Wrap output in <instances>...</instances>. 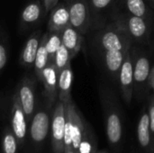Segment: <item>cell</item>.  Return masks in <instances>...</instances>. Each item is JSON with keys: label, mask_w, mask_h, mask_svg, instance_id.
Wrapping results in <instances>:
<instances>
[{"label": "cell", "mask_w": 154, "mask_h": 153, "mask_svg": "<svg viewBox=\"0 0 154 153\" xmlns=\"http://www.w3.org/2000/svg\"><path fill=\"white\" fill-rule=\"evenodd\" d=\"M96 37V46L105 70L113 79H117L126 49L131 45V37L117 22L107 25Z\"/></svg>", "instance_id": "6da1fadb"}, {"label": "cell", "mask_w": 154, "mask_h": 153, "mask_svg": "<svg viewBox=\"0 0 154 153\" xmlns=\"http://www.w3.org/2000/svg\"><path fill=\"white\" fill-rule=\"evenodd\" d=\"M66 124L64 133V149H73L78 151L85 134V127L72 99L65 103Z\"/></svg>", "instance_id": "7a4b0ae2"}, {"label": "cell", "mask_w": 154, "mask_h": 153, "mask_svg": "<svg viewBox=\"0 0 154 153\" xmlns=\"http://www.w3.org/2000/svg\"><path fill=\"white\" fill-rule=\"evenodd\" d=\"M70 25L84 34L90 26V4L88 0H68Z\"/></svg>", "instance_id": "3957f363"}, {"label": "cell", "mask_w": 154, "mask_h": 153, "mask_svg": "<svg viewBox=\"0 0 154 153\" xmlns=\"http://www.w3.org/2000/svg\"><path fill=\"white\" fill-rule=\"evenodd\" d=\"M66 124L65 105L59 101L51 120V144L54 153H64V133Z\"/></svg>", "instance_id": "277c9868"}, {"label": "cell", "mask_w": 154, "mask_h": 153, "mask_svg": "<svg viewBox=\"0 0 154 153\" xmlns=\"http://www.w3.org/2000/svg\"><path fill=\"white\" fill-rule=\"evenodd\" d=\"M118 82H119L125 101L127 104H130L132 96H133L134 87V62H133V59L131 55V45L128 46V48L126 49L125 60L123 61V64L119 72Z\"/></svg>", "instance_id": "5b68a950"}, {"label": "cell", "mask_w": 154, "mask_h": 153, "mask_svg": "<svg viewBox=\"0 0 154 153\" xmlns=\"http://www.w3.org/2000/svg\"><path fill=\"white\" fill-rule=\"evenodd\" d=\"M11 127L18 145L23 146L27 133V119L20 103L18 93L16 92L13 96V104L11 110Z\"/></svg>", "instance_id": "8992f818"}, {"label": "cell", "mask_w": 154, "mask_h": 153, "mask_svg": "<svg viewBox=\"0 0 154 153\" xmlns=\"http://www.w3.org/2000/svg\"><path fill=\"white\" fill-rule=\"evenodd\" d=\"M17 93L27 121H32L35 107V93L33 81L28 78H24Z\"/></svg>", "instance_id": "52a82bcc"}, {"label": "cell", "mask_w": 154, "mask_h": 153, "mask_svg": "<svg viewBox=\"0 0 154 153\" xmlns=\"http://www.w3.org/2000/svg\"><path fill=\"white\" fill-rule=\"evenodd\" d=\"M58 79L59 71L56 69L53 62H49L42 71L41 81L44 86L45 96L48 101V105L51 107L55 102L58 96Z\"/></svg>", "instance_id": "ba28073f"}, {"label": "cell", "mask_w": 154, "mask_h": 153, "mask_svg": "<svg viewBox=\"0 0 154 153\" xmlns=\"http://www.w3.org/2000/svg\"><path fill=\"white\" fill-rule=\"evenodd\" d=\"M117 23L124 28L126 33L135 40H142L145 38L148 33V24L146 20L143 17L131 14L128 17L123 16Z\"/></svg>", "instance_id": "9c48e42d"}, {"label": "cell", "mask_w": 154, "mask_h": 153, "mask_svg": "<svg viewBox=\"0 0 154 153\" xmlns=\"http://www.w3.org/2000/svg\"><path fill=\"white\" fill-rule=\"evenodd\" d=\"M50 129V117L45 111H39L32 118L30 127V136L33 142H42L48 135Z\"/></svg>", "instance_id": "30bf717a"}, {"label": "cell", "mask_w": 154, "mask_h": 153, "mask_svg": "<svg viewBox=\"0 0 154 153\" xmlns=\"http://www.w3.org/2000/svg\"><path fill=\"white\" fill-rule=\"evenodd\" d=\"M70 24L69 13L67 5L61 3L57 4L51 10L48 23L49 32H61L67 26Z\"/></svg>", "instance_id": "8fae6325"}, {"label": "cell", "mask_w": 154, "mask_h": 153, "mask_svg": "<svg viewBox=\"0 0 154 153\" xmlns=\"http://www.w3.org/2000/svg\"><path fill=\"white\" fill-rule=\"evenodd\" d=\"M42 38V36L41 35V32H35L26 41L20 58L21 63L23 67L28 69L33 67Z\"/></svg>", "instance_id": "7c38bea8"}, {"label": "cell", "mask_w": 154, "mask_h": 153, "mask_svg": "<svg viewBox=\"0 0 154 153\" xmlns=\"http://www.w3.org/2000/svg\"><path fill=\"white\" fill-rule=\"evenodd\" d=\"M83 39V34L77 31L70 24L61 32L62 44L69 50L71 60L79 52L82 46Z\"/></svg>", "instance_id": "4fadbf2b"}, {"label": "cell", "mask_w": 154, "mask_h": 153, "mask_svg": "<svg viewBox=\"0 0 154 153\" xmlns=\"http://www.w3.org/2000/svg\"><path fill=\"white\" fill-rule=\"evenodd\" d=\"M134 62V87L139 89L146 82L148 83V78L151 71V65L149 59L143 55L139 54L136 56Z\"/></svg>", "instance_id": "5bb4252c"}, {"label": "cell", "mask_w": 154, "mask_h": 153, "mask_svg": "<svg viewBox=\"0 0 154 153\" xmlns=\"http://www.w3.org/2000/svg\"><path fill=\"white\" fill-rule=\"evenodd\" d=\"M73 82V72L71 65L69 64L59 73L58 79V96L60 101L64 104L71 100V87Z\"/></svg>", "instance_id": "9a60e30c"}, {"label": "cell", "mask_w": 154, "mask_h": 153, "mask_svg": "<svg viewBox=\"0 0 154 153\" xmlns=\"http://www.w3.org/2000/svg\"><path fill=\"white\" fill-rule=\"evenodd\" d=\"M43 5H42L39 0L29 3L21 14L22 25L24 27H29L38 23L43 15Z\"/></svg>", "instance_id": "2e32d148"}, {"label": "cell", "mask_w": 154, "mask_h": 153, "mask_svg": "<svg viewBox=\"0 0 154 153\" xmlns=\"http://www.w3.org/2000/svg\"><path fill=\"white\" fill-rule=\"evenodd\" d=\"M106 134L111 143H117L122 136V124L118 114L110 111L106 119Z\"/></svg>", "instance_id": "e0dca14e"}, {"label": "cell", "mask_w": 154, "mask_h": 153, "mask_svg": "<svg viewBox=\"0 0 154 153\" xmlns=\"http://www.w3.org/2000/svg\"><path fill=\"white\" fill-rule=\"evenodd\" d=\"M49 62H50L49 54H48V51L46 50L44 37L42 36L41 43L39 45V49H38V51H37V54H36L34 65H33L35 74H36V76H37V78H39L40 81H41L42 76V71L45 69V67L48 65Z\"/></svg>", "instance_id": "ac0fdd59"}, {"label": "cell", "mask_w": 154, "mask_h": 153, "mask_svg": "<svg viewBox=\"0 0 154 153\" xmlns=\"http://www.w3.org/2000/svg\"><path fill=\"white\" fill-rule=\"evenodd\" d=\"M45 40L46 50L49 54L50 62H53L55 54L59 48L62 44L61 40V32H49L43 35Z\"/></svg>", "instance_id": "d6986e66"}, {"label": "cell", "mask_w": 154, "mask_h": 153, "mask_svg": "<svg viewBox=\"0 0 154 153\" xmlns=\"http://www.w3.org/2000/svg\"><path fill=\"white\" fill-rule=\"evenodd\" d=\"M151 128H150V117L149 114L145 113L142 115L137 129V135L139 143L143 147H147L150 144L151 140Z\"/></svg>", "instance_id": "ffe728a7"}, {"label": "cell", "mask_w": 154, "mask_h": 153, "mask_svg": "<svg viewBox=\"0 0 154 153\" xmlns=\"http://www.w3.org/2000/svg\"><path fill=\"white\" fill-rule=\"evenodd\" d=\"M126 8L133 15L140 16L144 19L148 15V7L145 5L144 0H125Z\"/></svg>", "instance_id": "44dd1931"}, {"label": "cell", "mask_w": 154, "mask_h": 153, "mask_svg": "<svg viewBox=\"0 0 154 153\" xmlns=\"http://www.w3.org/2000/svg\"><path fill=\"white\" fill-rule=\"evenodd\" d=\"M18 146L19 145L14 133L12 130L6 128L4 132L2 140L3 153H17Z\"/></svg>", "instance_id": "7402d4cb"}, {"label": "cell", "mask_w": 154, "mask_h": 153, "mask_svg": "<svg viewBox=\"0 0 154 153\" xmlns=\"http://www.w3.org/2000/svg\"><path fill=\"white\" fill-rule=\"evenodd\" d=\"M70 61H71V58H70L69 50L66 49V47L63 44H61V46L57 50L54 60H53V63L56 69H58L59 73L64 68H66L69 64H70Z\"/></svg>", "instance_id": "603a6c76"}, {"label": "cell", "mask_w": 154, "mask_h": 153, "mask_svg": "<svg viewBox=\"0 0 154 153\" xmlns=\"http://www.w3.org/2000/svg\"><path fill=\"white\" fill-rule=\"evenodd\" d=\"M112 1L113 0H90L89 4L91 8L96 11H99L107 7L112 3Z\"/></svg>", "instance_id": "cb8c5ba5"}, {"label": "cell", "mask_w": 154, "mask_h": 153, "mask_svg": "<svg viewBox=\"0 0 154 153\" xmlns=\"http://www.w3.org/2000/svg\"><path fill=\"white\" fill-rule=\"evenodd\" d=\"M7 62V49L6 45L0 41V73L5 67Z\"/></svg>", "instance_id": "d4e9b609"}, {"label": "cell", "mask_w": 154, "mask_h": 153, "mask_svg": "<svg viewBox=\"0 0 154 153\" xmlns=\"http://www.w3.org/2000/svg\"><path fill=\"white\" fill-rule=\"evenodd\" d=\"M92 146L90 141L88 139V136L86 135V133L84 134V137L82 139V142L79 145V148L76 153H91Z\"/></svg>", "instance_id": "484cf974"}, {"label": "cell", "mask_w": 154, "mask_h": 153, "mask_svg": "<svg viewBox=\"0 0 154 153\" xmlns=\"http://www.w3.org/2000/svg\"><path fill=\"white\" fill-rule=\"evenodd\" d=\"M43 1V7H44V12L45 14L49 13L58 3L59 0H42Z\"/></svg>", "instance_id": "4316f807"}, {"label": "cell", "mask_w": 154, "mask_h": 153, "mask_svg": "<svg viewBox=\"0 0 154 153\" xmlns=\"http://www.w3.org/2000/svg\"><path fill=\"white\" fill-rule=\"evenodd\" d=\"M149 117H150V128L151 132L154 133V101L152 102L150 110H149Z\"/></svg>", "instance_id": "83f0119b"}, {"label": "cell", "mask_w": 154, "mask_h": 153, "mask_svg": "<svg viewBox=\"0 0 154 153\" xmlns=\"http://www.w3.org/2000/svg\"><path fill=\"white\" fill-rule=\"evenodd\" d=\"M148 85L152 89H153L154 91V66L150 71V75H149V78H148Z\"/></svg>", "instance_id": "f1b7e54d"}, {"label": "cell", "mask_w": 154, "mask_h": 153, "mask_svg": "<svg viewBox=\"0 0 154 153\" xmlns=\"http://www.w3.org/2000/svg\"><path fill=\"white\" fill-rule=\"evenodd\" d=\"M64 153H75L73 151V149L69 148V149H64Z\"/></svg>", "instance_id": "f546056e"}, {"label": "cell", "mask_w": 154, "mask_h": 153, "mask_svg": "<svg viewBox=\"0 0 154 153\" xmlns=\"http://www.w3.org/2000/svg\"><path fill=\"white\" fill-rule=\"evenodd\" d=\"M99 153H106V152H103V151H101V152H99Z\"/></svg>", "instance_id": "4dcf8cb0"}, {"label": "cell", "mask_w": 154, "mask_h": 153, "mask_svg": "<svg viewBox=\"0 0 154 153\" xmlns=\"http://www.w3.org/2000/svg\"><path fill=\"white\" fill-rule=\"evenodd\" d=\"M152 2H153V3H154V0H152Z\"/></svg>", "instance_id": "1f68e13d"}]
</instances>
